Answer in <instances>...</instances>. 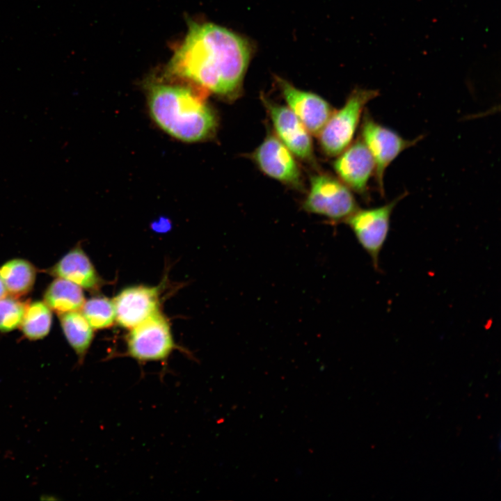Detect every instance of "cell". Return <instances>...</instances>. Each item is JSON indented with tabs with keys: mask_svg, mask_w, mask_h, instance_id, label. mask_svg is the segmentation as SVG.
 I'll list each match as a JSON object with an SVG mask.
<instances>
[{
	"mask_svg": "<svg viewBox=\"0 0 501 501\" xmlns=\"http://www.w3.org/2000/svg\"><path fill=\"white\" fill-rule=\"evenodd\" d=\"M127 353L140 363L165 360L175 348L170 327L159 312L130 328Z\"/></svg>",
	"mask_w": 501,
	"mask_h": 501,
	"instance_id": "obj_7",
	"label": "cell"
},
{
	"mask_svg": "<svg viewBox=\"0 0 501 501\" xmlns=\"http://www.w3.org/2000/svg\"><path fill=\"white\" fill-rule=\"evenodd\" d=\"M80 311L93 329L111 327L116 321L113 300L102 296L85 301Z\"/></svg>",
	"mask_w": 501,
	"mask_h": 501,
	"instance_id": "obj_18",
	"label": "cell"
},
{
	"mask_svg": "<svg viewBox=\"0 0 501 501\" xmlns=\"http://www.w3.org/2000/svg\"><path fill=\"white\" fill-rule=\"evenodd\" d=\"M406 196V192L381 206L359 207L346 221L359 244L370 257L375 269L379 267V256L388 239L392 212Z\"/></svg>",
	"mask_w": 501,
	"mask_h": 501,
	"instance_id": "obj_6",
	"label": "cell"
},
{
	"mask_svg": "<svg viewBox=\"0 0 501 501\" xmlns=\"http://www.w3.org/2000/svg\"><path fill=\"white\" fill-rule=\"evenodd\" d=\"M44 302L58 315L80 310L86 299L82 288L61 278H56L47 287Z\"/></svg>",
	"mask_w": 501,
	"mask_h": 501,
	"instance_id": "obj_14",
	"label": "cell"
},
{
	"mask_svg": "<svg viewBox=\"0 0 501 501\" xmlns=\"http://www.w3.org/2000/svg\"><path fill=\"white\" fill-rule=\"evenodd\" d=\"M27 303L13 296L0 299V332H10L19 327Z\"/></svg>",
	"mask_w": 501,
	"mask_h": 501,
	"instance_id": "obj_19",
	"label": "cell"
},
{
	"mask_svg": "<svg viewBox=\"0 0 501 501\" xmlns=\"http://www.w3.org/2000/svg\"><path fill=\"white\" fill-rule=\"evenodd\" d=\"M352 192L338 178L318 173L310 177V188L302 207L334 223L346 222L359 208Z\"/></svg>",
	"mask_w": 501,
	"mask_h": 501,
	"instance_id": "obj_4",
	"label": "cell"
},
{
	"mask_svg": "<svg viewBox=\"0 0 501 501\" xmlns=\"http://www.w3.org/2000/svg\"><path fill=\"white\" fill-rule=\"evenodd\" d=\"M250 58V45L241 36L212 23L191 22L168 71L234 100L241 95Z\"/></svg>",
	"mask_w": 501,
	"mask_h": 501,
	"instance_id": "obj_1",
	"label": "cell"
},
{
	"mask_svg": "<svg viewBox=\"0 0 501 501\" xmlns=\"http://www.w3.org/2000/svg\"><path fill=\"white\" fill-rule=\"evenodd\" d=\"M333 169L340 180L352 191L367 198L369 182L374 175L373 158L359 137L337 156Z\"/></svg>",
	"mask_w": 501,
	"mask_h": 501,
	"instance_id": "obj_10",
	"label": "cell"
},
{
	"mask_svg": "<svg viewBox=\"0 0 501 501\" xmlns=\"http://www.w3.org/2000/svg\"><path fill=\"white\" fill-rule=\"evenodd\" d=\"M48 272L56 278L66 279L87 290H97L103 283L90 260L79 246L63 255Z\"/></svg>",
	"mask_w": 501,
	"mask_h": 501,
	"instance_id": "obj_13",
	"label": "cell"
},
{
	"mask_svg": "<svg viewBox=\"0 0 501 501\" xmlns=\"http://www.w3.org/2000/svg\"><path fill=\"white\" fill-rule=\"evenodd\" d=\"M63 333L81 363L94 337L93 328L80 310L58 315Z\"/></svg>",
	"mask_w": 501,
	"mask_h": 501,
	"instance_id": "obj_15",
	"label": "cell"
},
{
	"mask_svg": "<svg viewBox=\"0 0 501 501\" xmlns=\"http://www.w3.org/2000/svg\"><path fill=\"white\" fill-rule=\"evenodd\" d=\"M0 276L8 294L18 298L32 289L36 269L30 262L15 258L7 261L0 267Z\"/></svg>",
	"mask_w": 501,
	"mask_h": 501,
	"instance_id": "obj_16",
	"label": "cell"
},
{
	"mask_svg": "<svg viewBox=\"0 0 501 501\" xmlns=\"http://www.w3.org/2000/svg\"><path fill=\"white\" fill-rule=\"evenodd\" d=\"M52 322L51 310L44 301L27 303L19 328L31 340L44 338L49 333Z\"/></svg>",
	"mask_w": 501,
	"mask_h": 501,
	"instance_id": "obj_17",
	"label": "cell"
},
{
	"mask_svg": "<svg viewBox=\"0 0 501 501\" xmlns=\"http://www.w3.org/2000/svg\"><path fill=\"white\" fill-rule=\"evenodd\" d=\"M149 108L155 122L166 133L186 142L211 136L217 120L205 97L189 88L154 86L150 94Z\"/></svg>",
	"mask_w": 501,
	"mask_h": 501,
	"instance_id": "obj_2",
	"label": "cell"
},
{
	"mask_svg": "<svg viewBox=\"0 0 501 501\" xmlns=\"http://www.w3.org/2000/svg\"><path fill=\"white\" fill-rule=\"evenodd\" d=\"M263 105L273 125L275 136L298 159L312 162L315 158L311 134L285 106L262 96Z\"/></svg>",
	"mask_w": 501,
	"mask_h": 501,
	"instance_id": "obj_9",
	"label": "cell"
},
{
	"mask_svg": "<svg viewBox=\"0 0 501 501\" xmlns=\"http://www.w3.org/2000/svg\"><path fill=\"white\" fill-rule=\"evenodd\" d=\"M379 95L378 90L354 88L344 104L334 111L319 134V145L329 157H337L352 142L365 106Z\"/></svg>",
	"mask_w": 501,
	"mask_h": 501,
	"instance_id": "obj_3",
	"label": "cell"
},
{
	"mask_svg": "<svg viewBox=\"0 0 501 501\" xmlns=\"http://www.w3.org/2000/svg\"><path fill=\"white\" fill-rule=\"evenodd\" d=\"M252 159L268 177L295 189H303V176L296 157L275 134L264 138L253 152Z\"/></svg>",
	"mask_w": 501,
	"mask_h": 501,
	"instance_id": "obj_8",
	"label": "cell"
},
{
	"mask_svg": "<svg viewBox=\"0 0 501 501\" xmlns=\"http://www.w3.org/2000/svg\"><path fill=\"white\" fill-rule=\"evenodd\" d=\"M360 125V138L369 151L375 165L374 180L379 192L385 195L386 169L404 150L415 145L422 136L406 139L395 131L376 122L365 109Z\"/></svg>",
	"mask_w": 501,
	"mask_h": 501,
	"instance_id": "obj_5",
	"label": "cell"
},
{
	"mask_svg": "<svg viewBox=\"0 0 501 501\" xmlns=\"http://www.w3.org/2000/svg\"><path fill=\"white\" fill-rule=\"evenodd\" d=\"M159 291L158 287L145 285L122 289L113 299L116 321L130 329L159 311Z\"/></svg>",
	"mask_w": 501,
	"mask_h": 501,
	"instance_id": "obj_12",
	"label": "cell"
},
{
	"mask_svg": "<svg viewBox=\"0 0 501 501\" xmlns=\"http://www.w3.org/2000/svg\"><path fill=\"white\" fill-rule=\"evenodd\" d=\"M8 294L5 285L0 276V299L6 296Z\"/></svg>",
	"mask_w": 501,
	"mask_h": 501,
	"instance_id": "obj_20",
	"label": "cell"
},
{
	"mask_svg": "<svg viewBox=\"0 0 501 501\" xmlns=\"http://www.w3.org/2000/svg\"><path fill=\"white\" fill-rule=\"evenodd\" d=\"M276 79L287 107L311 134L318 136L335 111L333 108L321 96L300 90L281 78Z\"/></svg>",
	"mask_w": 501,
	"mask_h": 501,
	"instance_id": "obj_11",
	"label": "cell"
}]
</instances>
